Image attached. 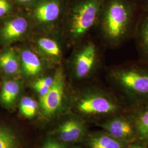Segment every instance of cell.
<instances>
[{"instance_id":"cell-1","label":"cell","mask_w":148,"mask_h":148,"mask_svg":"<svg viewBox=\"0 0 148 148\" xmlns=\"http://www.w3.org/2000/svg\"><path fill=\"white\" fill-rule=\"evenodd\" d=\"M75 110L84 120L103 121L117 114L125 113L129 108L110 92L96 88H87L76 97Z\"/></svg>"},{"instance_id":"cell-2","label":"cell","mask_w":148,"mask_h":148,"mask_svg":"<svg viewBox=\"0 0 148 148\" xmlns=\"http://www.w3.org/2000/svg\"><path fill=\"white\" fill-rule=\"evenodd\" d=\"M115 88L132 104H148V70L135 67L114 69L110 75Z\"/></svg>"},{"instance_id":"cell-3","label":"cell","mask_w":148,"mask_h":148,"mask_svg":"<svg viewBox=\"0 0 148 148\" xmlns=\"http://www.w3.org/2000/svg\"><path fill=\"white\" fill-rule=\"evenodd\" d=\"M132 19L131 8L125 0H110L103 19V29L107 38L119 43L126 36Z\"/></svg>"},{"instance_id":"cell-4","label":"cell","mask_w":148,"mask_h":148,"mask_svg":"<svg viewBox=\"0 0 148 148\" xmlns=\"http://www.w3.org/2000/svg\"><path fill=\"white\" fill-rule=\"evenodd\" d=\"M101 4V0H80L74 6L70 22V32L73 37H82L93 27Z\"/></svg>"},{"instance_id":"cell-5","label":"cell","mask_w":148,"mask_h":148,"mask_svg":"<svg viewBox=\"0 0 148 148\" xmlns=\"http://www.w3.org/2000/svg\"><path fill=\"white\" fill-rule=\"evenodd\" d=\"M97 125L122 142L131 143L137 140L135 126L128 110L110 117Z\"/></svg>"},{"instance_id":"cell-6","label":"cell","mask_w":148,"mask_h":148,"mask_svg":"<svg viewBox=\"0 0 148 148\" xmlns=\"http://www.w3.org/2000/svg\"><path fill=\"white\" fill-rule=\"evenodd\" d=\"M64 89L63 73L58 69L54 76L51 88L45 95L40 97V111L46 119H51L60 111L63 102Z\"/></svg>"},{"instance_id":"cell-7","label":"cell","mask_w":148,"mask_h":148,"mask_svg":"<svg viewBox=\"0 0 148 148\" xmlns=\"http://www.w3.org/2000/svg\"><path fill=\"white\" fill-rule=\"evenodd\" d=\"M56 132L60 140L66 143L78 142L85 139L88 134L86 121L77 115L64 120Z\"/></svg>"},{"instance_id":"cell-8","label":"cell","mask_w":148,"mask_h":148,"mask_svg":"<svg viewBox=\"0 0 148 148\" xmlns=\"http://www.w3.org/2000/svg\"><path fill=\"white\" fill-rule=\"evenodd\" d=\"M97 49L92 43H88L77 53L75 61V74L78 79L86 78L95 65Z\"/></svg>"},{"instance_id":"cell-9","label":"cell","mask_w":148,"mask_h":148,"mask_svg":"<svg viewBox=\"0 0 148 148\" xmlns=\"http://www.w3.org/2000/svg\"><path fill=\"white\" fill-rule=\"evenodd\" d=\"M21 90L19 81L12 77L4 79L0 87V106L7 111L14 110Z\"/></svg>"},{"instance_id":"cell-10","label":"cell","mask_w":148,"mask_h":148,"mask_svg":"<svg viewBox=\"0 0 148 148\" xmlns=\"http://www.w3.org/2000/svg\"><path fill=\"white\" fill-rule=\"evenodd\" d=\"M28 27L27 19L18 16L5 21L0 29V39L5 45L14 42L26 32Z\"/></svg>"},{"instance_id":"cell-11","label":"cell","mask_w":148,"mask_h":148,"mask_svg":"<svg viewBox=\"0 0 148 148\" xmlns=\"http://www.w3.org/2000/svg\"><path fill=\"white\" fill-rule=\"evenodd\" d=\"M128 113L135 126L137 141L148 146V104L130 107Z\"/></svg>"},{"instance_id":"cell-12","label":"cell","mask_w":148,"mask_h":148,"mask_svg":"<svg viewBox=\"0 0 148 148\" xmlns=\"http://www.w3.org/2000/svg\"><path fill=\"white\" fill-rule=\"evenodd\" d=\"M60 7L57 0H41L34 9V16L40 23L48 24L58 18Z\"/></svg>"},{"instance_id":"cell-13","label":"cell","mask_w":148,"mask_h":148,"mask_svg":"<svg viewBox=\"0 0 148 148\" xmlns=\"http://www.w3.org/2000/svg\"><path fill=\"white\" fill-rule=\"evenodd\" d=\"M85 140L87 148H124L129 144L117 139L103 130L88 133Z\"/></svg>"},{"instance_id":"cell-14","label":"cell","mask_w":148,"mask_h":148,"mask_svg":"<svg viewBox=\"0 0 148 148\" xmlns=\"http://www.w3.org/2000/svg\"><path fill=\"white\" fill-rule=\"evenodd\" d=\"M11 122L0 115V148H21L20 137Z\"/></svg>"},{"instance_id":"cell-15","label":"cell","mask_w":148,"mask_h":148,"mask_svg":"<svg viewBox=\"0 0 148 148\" xmlns=\"http://www.w3.org/2000/svg\"><path fill=\"white\" fill-rule=\"evenodd\" d=\"M0 71L8 77H14L19 73L20 61L13 48H8L0 53Z\"/></svg>"},{"instance_id":"cell-16","label":"cell","mask_w":148,"mask_h":148,"mask_svg":"<svg viewBox=\"0 0 148 148\" xmlns=\"http://www.w3.org/2000/svg\"><path fill=\"white\" fill-rule=\"evenodd\" d=\"M21 67L23 71L28 76H35L42 70V63L35 53L30 50H24L21 54Z\"/></svg>"},{"instance_id":"cell-17","label":"cell","mask_w":148,"mask_h":148,"mask_svg":"<svg viewBox=\"0 0 148 148\" xmlns=\"http://www.w3.org/2000/svg\"><path fill=\"white\" fill-rule=\"evenodd\" d=\"M38 47L45 54L52 58H58L61 51L58 43L51 38L41 37L38 40Z\"/></svg>"},{"instance_id":"cell-18","label":"cell","mask_w":148,"mask_h":148,"mask_svg":"<svg viewBox=\"0 0 148 148\" xmlns=\"http://www.w3.org/2000/svg\"><path fill=\"white\" fill-rule=\"evenodd\" d=\"M38 104L37 101L29 97H24L19 103V111L22 116L31 119L37 113Z\"/></svg>"},{"instance_id":"cell-19","label":"cell","mask_w":148,"mask_h":148,"mask_svg":"<svg viewBox=\"0 0 148 148\" xmlns=\"http://www.w3.org/2000/svg\"><path fill=\"white\" fill-rule=\"evenodd\" d=\"M54 81V77H45L34 82L32 87L40 97L45 95L51 88Z\"/></svg>"},{"instance_id":"cell-20","label":"cell","mask_w":148,"mask_h":148,"mask_svg":"<svg viewBox=\"0 0 148 148\" xmlns=\"http://www.w3.org/2000/svg\"><path fill=\"white\" fill-rule=\"evenodd\" d=\"M140 37L143 46L148 52V18L145 19L142 25Z\"/></svg>"},{"instance_id":"cell-21","label":"cell","mask_w":148,"mask_h":148,"mask_svg":"<svg viewBox=\"0 0 148 148\" xmlns=\"http://www.w3.org/2000/svg\"><path fill=\"white\" fill-rule=\"evenodd\" d=\"M42 148H63V145L57 139L49 137L45 141Z\"/></svg>"},{"instance_id":"cell-22","label":"cell","mask_w":148,"mask_h":148,"mask_svg":"<svg viewBox=\"0 0 148 148\" xmlns=\"http://www.w3.org/2000/svg\"><path fill=\"white\" fill-rule=\"evenodd\" d=\"M11 8V5L7 0H0V17L7 14Z\"/></svg>"},{"instance_id":"cell-23","label":"cell","mask_w":148,"mask_h":148,"mask_svg":"<svg viewBox=\"0 0 148 148\" xmlns=\"http://www.w3.org/2000/svg\"><path fill=\"white\" fill-rule=\"evenodd\" d=\"M124 148H148V146L144 143L137 140L132 143L128 144Z\"/></svg>"},{"instance_id":"cell-24","label":"cell","mask_w":148,"mask_h":148,"mask_svg":"<svg viewBox=\"0 0 148 148\" xmlns=\"http://www.w3.org/2000/svg\"><path fill=\"white\" fill-rule=\"evenodd\" d=\"M21 3H27L30 2L32 0H18Z\"/></svg>"},{"instance_id":"cell-25","label":"cell","mask_w":148,"mask_h":148,"mask_svg":"<svg viewBox=\"0 0 148 148\" xmlns=\"http://www.w3.org/2000/svg\"><path fill=\"white\" fill-rule=\"evenodd\" d=\"M81 148V147H80L79 146H73V147H70V148Z\"/></svg>"},{"instance_id":"cell-26","label":"cell","mask_w":148,"mask_h":148,"mask_svg":"<svg viewBox=\"0 0 148 148\" xmlns=\"http://www.w3.org/2000/svg\"><path fill=\"white\" fill-rule=\"evenodd\" d=\"M1 81H0V87H1Z\"/></svg>"}]
</instances>
